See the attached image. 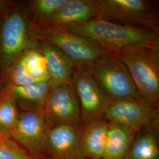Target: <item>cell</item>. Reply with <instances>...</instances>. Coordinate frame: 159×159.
Masks as SVG:
<instances>
[{"label":"cell","instance_id":"6da1fadb","mask_svg":"<svg viewBox=\"0 0 159 159\" xmlns=\"http://www.w3.org/2000/svg\"><path fill=\"white\" fill-rule=\"evenodd\" d=\"M60 28L91 39L106 54L113 57L159 44V34L153 31L112 23L99 18Z\"/></svg>","mask_w":159,"mask_h":159},{"label":"cell","instance_id":"7a4b0ae2","mask_svg":"<svg viewBox=\"0 0 159 159\" xmlns=\"http://www.w3.org/2000/svg\"><path fill=\"white\" fill-rule=\"evenodd\" d=\"M34 33L38 40L56 46L75 68L89 70L107 55L91 39L63 28L35 25Z\"/></svg>","mask_w":159,"mask_h":159},{"label":"cell","instance_id":"3957f363","mask_svg":"<svg viewBox=\"0 0 159 159\" xmlns=\"http://www.w3.org/2000/svg\"><path fill=\"white\" fill-rule=\"evenodd\" d=\"M125 64L143 102L158 107L159 44L117 57Z\"/></svg>","mask_w":159,"mask_h":159},{"label":"cell","instance_id":"277c9868","mask_svg":"<svg viewBox=\"0 0 159 159\" xmlns=\"http://www.w3.org/2000/svg\"><path fill=\"white\" fill-rule=\"evenodd\" d=\"M97 18L159 34V16L153 2L147 0H97Z\"/></svg>","mask_w":159,"mask_h":159},{"label":"cell","instance_id":"5b68a950","mask_svg":"<svg viewBox=\"0 0 159 159\" xmlns=\"http://www.w3.org/2000/svg\"><path fill=\"white\" fill-rule=\"evenodd\" d=\"M88 70L112 101L142 100L128 69L118 58L107 55Z\"/></svg>","mask_w":159,"mask_h":159},{"label":"cell","instance_id":"8992f818","mask_svg":"<svg viewBox=\"0 0 159 159\" xmlns=\"http://www.w3.org/2000/svg\"><path fill=\"white\" fill-rule=\"evenodd\" d=\"M39 41L34 29L29 25L26 16L21 11L10 14L2 24L0 30V60L8 67L20 55L37 48Z\"/></svg>","mask_w":159,"mask_h":159},{"label":"cell","instance_id":"52a82bcc","mask_svg":"<svg viewBox=\"0 0 159 159\" xmlns=\"http://www.w3.org/2000/svg\"><path fill=\"white\" fill-rule=\"evenodd\" d=\"M79 104L81 125L103 120L112 100L85 68H75L71 81Z\"/></svg>","mask_w":159,"mask_h":159},{"label":"cell","instance_id":"ba28073f","mask_svg":"<svg viewBox=\"0 0 159 159\" xmlns=\"http://www.w3.org/2000/svg\"><path fill=\"white\" fill-rule=\"evenodd\" d=\"M48 130L43 110H27L20 114L10 137L39 159L48 153Z\"/></svg>","mask_w":159,"mask_h":159},{"label":"cell","instance_id":"9c48e42d","mask_svg":"<svg viewBox=\"0 0 159 159\" xmlns=\"http://www.w3.org/2000/svg\"><path fill=\"white\" fill-rule=\"evenodd\" d=\"M48 129L63 125H81L79 104L71 85L52 87L43 107Z\"/></svg>","mask_w":159,"mask_h":159},{"label":"cell","instance_id":"30bf717a","mask_svg":"<svg viewBox=\"0 0 159 159\" xmlns=\"http://www.w3.org/2000/svg\"><path fill=\"white\" fill-rule=\"evenodd\" d=\"M103 120L127 126L138 132L158 120V109L142 100L112 101Z\"/></svg>","mask_w":159,"mask_h":159},{"label":"cell","instance_id":"8fae6325","mask_svg":"<svg viewBox=\"0 0 159 159\" xmlns=\"http://www.w3.org/2000/svg\"><path fill=\"white\" fill-rule=\"evenodd\" d=\"M79 127L63 125L48 129V153L53 159H87L80 146Z\"/></svg>","mask_w":159,"mask_h":159},{"label":"cell","instance_id":"7c38bea8","mask_svg":"<svg viewBox=\"0 0 159 159\" xmlns=\"http://www.w3.org/2000/svg\"><path fill=\"white\" fill-rule=\"evenodd\" d=\"M98 14L97 0H67L53 16L39 25L62 27L87 22Z\"/></svg>","mask_w":159,"mask_h":159},{"label":"cell","instance_id":"4fadbf2b","mask_svg":"<svg viewBox=\"0 0 159 159\" xmlns=\"http://www.w3.org/2000/svg\"><path fill=\"white\" fill-rule=\"evenodd\" d=\"M39 50L45 58L49 83L51 87L71 85L75 67L70 60L56 46L40 40Z\"/></svg>","mask_w":159,"mask_h":159},{"label":"cell","instance_id":"5bb4252c","mask_svg":"<svg viewBox=\"0 0 159 159\" xmlns=\"http://www.w3.org/2000/svg\"><path fill=\"white\" fill-rule=\"evenodd\" d=\"M79 128V140L81 149L86 158L102 159L106 146L108 122L97 120Z\"/></svg>","mask_w":159,"mask_h":159},{"label":"cell","instance_id":"9a60e30c","mask_svg":"<svg viewBox=\"0 0 159 159\" xmlns=\"http://www.w3.org/2000/svg\"><path fill=\"white\" fill-rule=\"evenodd\" d=\"M137 133L136 131L127 126L108 122L106 146L102 159H124Z\"/></svg>","mask_w":159,"mask_h":159},{"label":"cell","instance_id":"2e32d148","mask_svg":"<svg viewBox=\"0 0 159 159\" xmlns=\"http://www.w3.org/2000/svg\"><path fill=\"white\" fill-rule=\"evenodd\" d=\"M145 131L134 139L124 159H157L159 150L157 134L158 120L144 129Z\"/></svg>","mask_w":159,"mask_h":159},{"label":"cell","instance_id":"e0dca14e","mask_svg":"<svg viewBox=\"0 0 159 159\" xmlns=\"http://www.w3.org/2000/svg\"><path fill=\"white\" fill-rule=\"evenodd\" d=\"M51 88L49 81H43L23 86L12 85L11 91L14 97L24 103L27 110H43Z\"/></svg>","mask_w":159,"mask_h":159},{"label":"cell","instance_id":"ac0fdd59","mask_svg":"<svg viewBox=\"0 0 159 159\" xmlns=\"http://www.w3.org/2000/svg\"><path fill=\"white\" fill-rule=\"evenodd\" d=\"M21 57L25 69L32 79L37 83L49 81L46 59L38 48L25 52Z\"/></svg>","mask_w":159,"mask_h":159},{"label":"cell","instance_id":"d6986e66","mask_svg":"<svg viewBox=\"0 0 159 159\" xmlns=\"http://www.w3.org/2000/svg\"><path fill=\"white\" fill-rule=\"evenodd\" d=\"M20 114L15 98L6 95L0 98V131L9 136L15 127Z\"/></svg>","mask_w":159,"mask_h":159},{"label":"cell","instance_id":"ffe728a7","mask_svg":"<svg viewBox=\"0 0 159 159\" xmlns=\"http://www.w3.org/2000/svg\"><path fill=\"white\" fill-rule=\"evenodd\" d=\"M0 159H37L11 137L0 132Z\"/></svg>","mask_w":159,"mask_h":159},{"label":"cell","instance_id":"44dd1931","mask_svg":"<svg viewBox=\"0 0 159 159\" xmlns=\"http://www.w3.org/2000/svg\"><path fill=\"white\" fill-rule=\"evenodd\" d=\"M67 0H35L32 2L34 14L39 24L53 16Z\"/></svg>","mask_w":159,"mask_h":159},{"label":"cell","instance_id":"7402d4cb","mask_svg":"<svg viewBox=\"0 0 159 159\" xmlns=\"http://www.w3.org/2000/svg\"><path fill=\"white\" fill-rule=\"evenodd\" d=\"M11 79L13 85L17 86H23L37 83L29 75L25 67L21 56L12 70Z\"/></svg>","mask_w":159,"mask_h":159},{"label":"cell","instance_id":"603a6c76","mask_svg":"<svg viewBox=\"0 0 159 159\" xmlns=\"http://www.w3.org/2000/svg\"><path fill=\"white\" fill-rule=\"evenodd\" d=\"M9 4V1L0 0V14L6 10Z\"/></svg>","mask_w":159,"mask_h":159},{"label":"cell","instance_id":"cb8c5ba5","mask_svg":"<svg viewBox=\"0 0 159 159\" xmlns=\"http://www.w3.org/2000/svg\"><path fill=\"white\" fill-rule=\"evenodd\" d=\"M0 132H1V131H0Z\"/></svg>","mask_w":159,"mask_h":159}]
</instances>
